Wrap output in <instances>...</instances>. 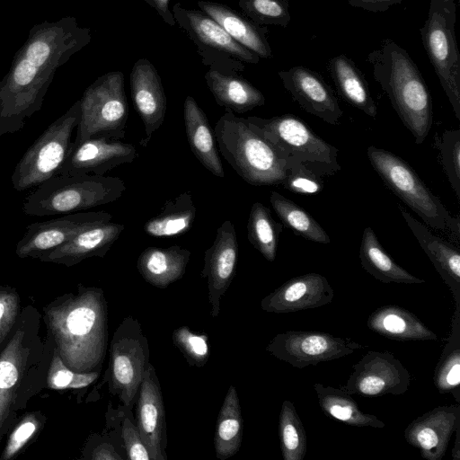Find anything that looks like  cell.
<instances>
[{
    "label": "cell",
    "mask_w": 460,
    "mask_h": 460,
    "mask_svg": "<svg viewBox=\"0 0 460 460\" xmlns=\"http://www.w3.org/2000/svg\"><path fill=\"white\" fill-rule=\"evenodd\" d=\"M42 323L38 308L25 305L0 349V443L31 398L46 388L55 345L47 332L41 336Z\"/></svg>",
    "instance_id": "1"
},
{
    "label": "cell",
    "mask_w": 460,
    "mask_h": 460,
    "mask_svg": "<svg viewBox=\"0 0 460 460\" xmlns=\"http://www.w3.org/2000/svg\"><path fill=\"white\" fill-rule=\"evenodd\" d=\"M46 332L64 364L75 372L101 371L107 351L108 307L103 290L79 285L47 304Z\"/></svg>",
    "instance_id": "2"
},
{
    "label": "cell",
    "mask_w": 460,
    "mask_h": 460,
    "mask_svg": "<svg viewBox=\"0 0 460 460\" xmlns=\"http://www.w3.org/2000/svg\"><path fill=\"white\" fill-rule=\"evenodd\" d=\"M375 80L415 143L422 144L433 124L432 99L427 84L408 52L385 39L381 47L367 54Z\"/></svg>",
    "instance_id": "3"
},
{
    "label": "cell",
    "mask_w": 460,
    "mask_h": 460,
    "mask_svg": "<svg viewBox=\"0 0 460 460\" xmlns=\"http://www.w3.org/2000/svg\"><path fill=\"white\" fill-rule=\"evenodd\" d=\"M214 134L220 154L245 182L253 186L282 183L288 158L246 118L226 111Z\"/></svg>",
    "instance_id": "4"
},
{
    "label": "cell",
    "mask_w": 460,
    "mask_h": 460,
    "mask_svg": "<svg viewBox=\"0 0 460 460\" xmlns=\"http://www.w3.org/2000/svg\"><path fill=\"white\" fill-rule=\"evenodd\" d=\"M126 190L119 177L82 174L56 176L36 187L22 206L28 216L66 215L106 205Z\"/></svg>",
    "instance_id": "5"
},
{
    "label": "cell",
    "mask_w": 460,
    "mask_h": 460,
    "mask_svg": "<svg viewBox=\"0 0 460 460\" xmlns=\"http://www.w3.org/2000/svg\"><path fill=\"white\" fill-rule=\"evenodd\" d=\"M367 158L385 185L429 226L448 231L459 239V221L453 217L439 198L421 181L413 168L398 155L369 146Z\"/></svg>",
    "instance_id": "6"
},
{
    "label": "cell",
    "mask_w": 460,
    "mask_h": 460,
    "mask_svg": "<svg viewBox=\"0 0 460 460\" xmlns=\"http://www.w3.org/2000/svg\"><path fill=\"white\" fill-rule=\"evenodd\" d=\"M456 0H430L420 29L423 46L454 113L460 119V55L456 40Z\"/></svg>",
    "instance_id": "7"
},
{
    "label": "cell",
    "mask_w": 460,
    "mask_h": 460,
    "mask_svg": "<svg viewBox=\"0 0 460 460\" xmlns=\"http://www.w3.org/2000/svg\"><path fill=\"white\" fill-rule=\"evenodd\" d=\"M80 115V101H77L27 149L12 174V184L16 190L36 188L58 174L70 151L72 134Z\"/></svg>",
    "instance_id": "8"
},
{
    "label": "cell",
    "mask_w": 460,
    "mask_h": 460,
    "mask_svg": "<svg viewBox=\"0 0 460 460\" xmlns=\"http://www.w3.org/2000/svg\"><path fill=\"white\" fill-rule=\"evenodd\" d=\"M79 101L81 115L73 144L90 137L118 140L125 137L128 103L122 72H109L100 76Z\"/></svg>",
    "instance_id": "9"
},
{
    "label": "cell",
    "mask_w": 460,
    "mask_h": 460,
    "mask_svg": "<svg viewBox=\"0 0 460 460\" xmlns=\"http://www.w3.org/2000/svg\"><path fill=\"white\" fill-rule=\"evenodd\" d=\"M175 22L197 46L202 62L210 69L238 74L245 64H257L260 57L231 37L214 19L201 10L188 9L176 3L172 10Z\"/></svg>",
    "instance_id": "10"
},
{
    "label": "cell",
    "mask_w": 460,
    "mask_h": 460,
    "mask_svg": "<svg viewBox=\"0 0 460 460\" xmlns=\"http://www.w3.org/2000/svg\"><path fill=\"white\" fill-rule=\"evenodd\" d=\"M246 119L288 158L307 165L321 176H331L341 170L338 148L320 137L299 117L284 114L270 119Z\"/></svg>",
    "instance_id": "11"
},
{
    "label": "cell",
    "mask_w": 460,
    "mask_h": 460,
    "mask_svg": "<svg viewBox=\"0 0 460 460\" xmlns=\"http://www.w3.org/2000/svg\"><path fill=\"white\" fill-rule=\"evenodd\" d=\"M149 363L148 341L141 324L133 316L125 317L113 334L107 371L110 394L125 407L136 402Z\"/></svg>",
    "instance_id": "12"
},
{
    "label": "cell",
    "mask_w": 460,
    "mask_h": 460,
    "mask_svg": "<svg viewBox=\"0 0 460 460\" xmlns=\"http://www.w3.org/2000/svg\"><path fill=\"white\" fill-rule=\"evenodd\" d=\"M365 346L348 339L319 331H288L277 334L266 350L279 360L297 368L338 359Z\"/></svg>",
    "instance_id": "13"
},
{
    "label": "cell",
    "mask_w": 460,
    "mask_h": 460,
    "mask_svg": "<svg viewBox=\"0 0 460 460\" xmlns=\"http://www.w3.org/2000/svg\"><path fill=\"white\" fill-rule=\"evenodd\" d=\"M411 375L388 351H368L353 366L343 389L363 397L401 395L410 386Z\"/></svg>",
    "instance_id": "14"
},
{
    "label": "cell",
    "mask_w": 460,
    "mask_h": 460,
    "mask_svg": "<svg viewBox=\"0 0 460 460\" xmlns=\"http://www.w3.org/2000/svg\"><path fill=\"white\" fill-rule=\"evenodd\" d=\"M112 216L106 211H80L32 223L26 226L23 236L16 245L15 254L21 259H39L43 253L66 243L83 230L109 222Z\"/></svg>",
    "instance_id": "15"
},
{
    "label": "cell",
    "mask_w": 460,
    "mask_h": 460,
    "mask_svg": "<svg viewBox=\"0 0 460 460\" xmlns=\"http://www.w3.org/2000/svg\"><path fill=\"white\" fill-rule=\"evenodd\" d=\"M137 156L130 143L106 137H90L71 146L57 176L104 175L113 168L132 163Z\"/></svg>",
    "instance_id": "16"
},
{
    "label": "cell",
    "mask_w": 460,
    "mask_h": 460,
    "mask_svg": "<svg viewBox=\"0 0 460 460\" xmlns=\"http://www.w3.org/2000/svg\"><path fill=\"white\" fill-rule=\"evenodd\" d=\"M285 89L306 112L328 124L337 125L343 115L338 99L322 75L296 66L279 72Z\"/></svg>",
    "instance_id": "17"
},
{
    "label": "cell",
    "mask_w": 460,
    "mask_h": 460,
    "mask_svg": "<svg viewBox=\"0 0 460 460\" xmlns=\"http://www.w3.org/2000/svg\"><path fill=\"white\" fill-rule=\"evenodd\" d=\"M238 242L233 223L226 220L217 227L213 244L205 251L201 277L208 279L210 314L216 318L220 302L234 274L238 257Z\"/></svg>",
    "instance_id": "18"
},
{
    "label": "cell",
    "mask_w": 460,
    "mask_h": 460,
    "mask_svg": "<svg viewBox=\"0 0 460 460\" xmlns=\"http://www.w3.org/2000/svg\"><path fill=\"white\" fill-rule=\"evenodd\" d=\"M151 460H166L165 411L155 367L149 363L137 393V423Z\"/></svg>",
    "instance_id": "19"
},
{
    "label": "cell",
    "mask_w": 460,
    "mask_h": 460,
    "mask_svg": "<svg viewBox=\"0 0 460 460\" xmlns=\"http://www.w3.org/2000/svg\"><path fill=\"white\" fill-rule=\"evenodd\" d=\"M459 427V404L438 406L411 421L404 429V438L420 450L422 458L441 460Z\"/></svg>",
    "instance_id": "20"
},
{
    "label": "cell",
    "mask_w": 460,
    "mask_h": 460,
    "mask_svg": "<svg viewBox=\"0 0 460 460\" xmlns=\"http://www.w3.org/2000/svg\"><path fill=\"white\" fill-rule=\"evenodd\" d=\"M131 99L143 121L146 146L153 134L162 126L166 113V96L162 80L155 66L146 58H139L129 75Z\"/></svg>",
    "instance_id": "21"
},
{
    "label": "cell",
    "mask_w": 460,
    "mask_h": 460,
    "mask_svg": "<svg viewBox=\"0 0 460 460\" xmlns=\"http://www.w3.org/2000/svg\"><path fill=\"white\" fill-rule=\"evenodd\" d=\"M333 296L327 279L311 272L286 281L261 300V307L269 313H293L330 304Z\"/></svg>",
    "instance_id": "22"
},
{
    "label": "cell",
    "mask_w": 460,
    "mask_h": 460,
    "mask_svg": "<svg viewBox=\"0 0 460 460\" xmlns=\"http://www.w3.org/2000/svg\"><path fill=\"white\" fill-rule=\"evenodd\" d=\"M124 229V225L111 221L93 226L43 253L39 260L71 267L88 258H103Z\"/></svg>",
    "instance_id": "23"
},
{
    "label": "cell",
    "mask_w": 460,
    "mask_h": 460,
    "mask_svg": "<svg viewBox=\"0 0 460 460\" xmlns=\"http://www.w3.org/2000/svg\"><path fill=\"white\" fill-rule=\"evenodd\" d=\"M401 214L421 249L450 288L455 303H460V252L458 248L434 234L407 211L401 209Z\"/></svg>",
    "instance_id": "24"
},
{
    "label": "cell",
    "mask_w": 460,
    "mask_h": 460,
    "mask_svg": "<svg viewBox=\"0 0 460 460\" xmlns=\"http://www.w3.org/2000/svg\"><path fill=\"white\" fill-rule=\"evenodd\" d=\"M198 6L221 25L231 37L260 58H271L272 51L267 39L268 29L265 26L255 23L247 16L220 3L200 0Z\"/></svg>",
    "instance_id": "25"
},
{
    "label": "cell",
    "mask_w": 460,
    "mask_h": 460,
    "mask_svg": "<svg viewBox=\"0 0 460 460\" xmlns=\"http://www.w3.org/2000/svg\"><path fill=\"white\" fill-rule=\"evenodd\" d=\"M183 119L189 146L199 163L217 177H225L214 130L205 111L188 95L183 103Z\"/></svg>",
    "instance_id": "26"
},
{
    "label": "cell",
    "mask_w": 460,
    "mask_h": 460,
    "mask_svg": "<svg viewBox=\"0 0 460 460\" xmlns=\"http://www.w3.org/2000/svg\"><path fill=\"white\" fill-rule=\"evenodd\" d=\"M190 254L179 245L147 247L139 254L137 268L147 283L165 288L184 275Z\"/></svg>",
    "instance_id": "27"
},
{
    "label": "cell",
    "mask_w": 460,
    "mask_h": 460,
    "mask_svg": "<svg viewBox=\"0 0 460 460\" xmlns=\"http://www.w3.org/2000/svg\"><path fill=\"white\" fill-rule=\"evenodd\" d=\"M205 80L217 103L227 111L244 113L265 103L262 93L238 74L209 68Z\"/></svg>",
    "instance_id": "28"
},
{
    "label": "cell",
    "mask_w": 460,
    "mask_h": 460,
    "mask_svg": "<svg viewBox=\"0 0 460 460\" xmlns=\"http://www.w3.org/2000/svg\"><path fill=\"white\" fill-rule=\"evenodd\" d=\"M367 326L383 337L400 341L438 338L414 314L398 305L376 308L370 314Z\"/></svg>",
    "instance_id": "29"
},
{
    "label": "cell",
    "mask_w": 460,
    "mask_h": 460,
    "mask_svg": "<svg viewBox=\"0 0 460 460\" xmlns=\"http://www.w3.org/2000/svg\"><path fill=\"white\" fill-rule=\"evenodd\" d=\"M328 69L341 95L350 105L371 118H376L377 108L362 72L352 59L344 54L332 58Z\"/></svg>",
    "instance_id": "30"
},
{
    "label": "cell",
    "mask_w": 460,
    "mask_h": 460,
    "mask_svg": "<svg viewBox=\"0 0 460 460\" xmlns=\"http://www.w3.org/2000/svg\"><path fill=\"white\" fill-rule=\"evenodd\" d=\"M359 260L362 268L383 283L420 284L425 281L398 265L384 250L370 226L363 231Z\"/></svg>",
    "instance_id": "31"
},
{
    "label": "cell",
    "mask_w": 460,
    "mask_h": 460,
    "mask_svg": "<svg viewBox=\"0 0 460 460\" xmlns=\"http://www.w3.org/2000/svg\"><path fill=\"white\" fill-rule=\"evenodd\" d=\"M196 213L191 194L183 192L167 200L160 213L148 219L143 228L146 234L153 237L181 235L191 228Z\"/></svg>",
    "instance_id": "32"
},
{
    "label": "cell",
    "mask_w": 460,
    "mask_h": 460,
    "mask_svg": "<svg viewBox=\"0 0 460 460\" xmlns=\"http://www.w3.org/2000/svg\"><path fill=\"white\" fill-rule=\"evenodd\" d=\"M243 426L237 392L234 385H230L217 416L214 435L216 456L219 460H226L239 451Z\"/></svg>",
    "instance_id": "33"
},
{
    "label": "cell",
    "mask_w": 460,
    "mask_h": 460,
    "mask_svg": "<svg viewBox=\"0 0 460 460\" xmlns=\"http://www.w3.org/2000/svg\"><path fill=\"white\" fill-rule=\"evenodd\" d=\"M314 389L322 411L330 418L355 427H385V423L376 416L363 412L343 388L315 383Z\"/></svg>",
    "instance_id": "34"
},
{
    "label": "cell",
    "mask_w": 460,
    "mask_h": 460,
    "mask_svg": "<svg viewBox=\"0 0 460 460\" xmlns=\"http://www.w3.org/2000/svg\"><path fill=\"white\" fill-rule=\"evenodd\" d=\"M451 332L434 370L433 382L440 394H452L460 402V303H455Z\"/></svg>",
    "instance_id": "35"
},
{
    "label": "cell",
    "mask_w": 460,
    "mask_h": 460,
    "mask_svg": "<svg viewBox=\"0 0 460 460\" xmlns=\"http://www.w3.org/2000/svg\"><path fill=\"white\" fill-rule=\"evenodd\" d=\"M270 202L283 225L296 234L314 243H331L328 234L321 225L296 203L277 191L270 193Z\"/></svg>",
    "instance_id": "36"
},
{
    "label": "cell",
    "mask_w": 460,
    "mask_h": 460,
    "mask_svg": "<svg viewBox=\"0 0 460 460\" xmlns=\"http://www.w3.org/2000/svg\"><path fill=\"white\" fill-rule=\"evenodd\" d=\"M283 225L261 202L252 204L247 223V236L252 246L269 261H275Z\"/></svg>",
    "instance_id": "37"
},
{
    "label": "cell",
    "mask_w": 460,
    "mask_h": 460,
    "mask_svg": "<svg viewBox=\"0 0 460 460\" xmlns=\"http://www.w3.org/2000/svg\"><path fill=\"white\" fill-rule=\"evenodd\" d=\"M279 437L284 460H303L307 451V438L294 404L285 400L279 419Z\"/></svg>",
    "instance_id": "38"
},
{
    "label": "cell",
    "mask_w": 460,
    "mask_h": 460,
    "mask_svg": "<svg viewBox=\"0 0 460 460\" xmlns=\"http://www.w3.org/2000/svg\"><path fill=\"white\" fill-rule=\"evenodd\" d=\"M46 421L47 417L40 410L27 411L20 416L8 434L0 459L12 460L18 457L29 445L38 438Z\"/></svg>",
    "instance_id": "39"
},
{
    "label": "cell",
    "mask_w": 460,
    "mask_h": 460,
    "mask_svg": "<svg viewBox=\"0 0 460 460\" xmlns=\"http://www.w3.org/2000/svg\"><path fill=\"white\" fill-rule=\"evenodd\" d=\"M244 15L259 25L286 28L291 19L288 0H239Z\"/></svg>",
    "instance_id": "40"
},
{
    "label": "cell",
    "mask_w": 460,
    "mask_h": 460,
    "mask_svg": "<svg viewBox=\"0 0 460 460\" xmlns=\"http://www.w3.org/2000/svg\"><path fill=\"white\" fill-rule=\"evenodd\" d=\"M100 371L75 372L68 368L54 348L52 359L48 370L46 388L52 390L82 389L93 384Z\"/></svg>",
    "instance_id": "41"
},
{
    "label": "cell",
    "mask_w": 460,
    "mask_h": 460,
    "mask_svg": "<svg viewBox=\"0 0 460 460\" xmlns=\"http://www.w3.org/2000/svg\"><path fill=\"white\" fill-rule=\"evenodd\" d=\"M436 144L446 176L460 199V130H445Z\"/></svg>",
    "instance_id": "42"
},
{
    "label": "cell",
    "mask_w": 460,
    "mask_h": 460,
    "mask_svg": "<svg viewBox=\"0 0 460 460\" xmlns=\"http://www.w3.org/2000/svg\"><path fill=\"white\" fill-rule=\"evenodd\" d=\"M172 342L191 367H202L209 357L208 336L197 334L187 326H181L172 332Z\"/></svg>",
    "instance_id": "43"
},
{
    "label": "cell",
    "mask_w": 460,
    "mask_h": 460,
    "mask_svg": "<svg viewBox=\"0 0 460 460\" xmlns=\"http://www.w3.org/2000/svg\"><path fill=\"white\" fill-rule=\"evenodd\" d=\"M322 176L307 165L288 158L286 177L281 185L288 190L302 195L321 192L324 184Z\"/></svg>",
    "instance_id": "44"
},
{
    "label": "cell",
    "mask_w": 460,
    "mask_h": 460,
    "mask_svg": "<svg viewBox=\"0 0 460 460\" xmlns=\"http://www.w3.org/2000/svg\"><path fill=\"white\" fill-rule=\"evenodd\" d=\"M22 309L21 296L16 288L0 285V349L12 334Z\"/></svg>",
    "instance_id": "45"
},
{
    "label": "cell",
    "mask_w": 460,
    "mask_h": 460,
    "mask_svg": "<svg viewBox=\"0 0 460 460\" xmlns=\"http://www.w3.org/2000/svg\"><path fill=\"white\" fill-rule=\"evenodd\" d=\"M123 417L121 438L128 458L130 460H151L137 425L127 415Z\"/></svg>",
    "instance_id": "46"
},
{
    "label": "cell",
    "mask_w": 460,
    "mask_h": 460,
    "mask_svg": "<svg viewBox=\"0 0 460 460\" xmlns=\"http://www.w3.org/2000/svg\"><path fill=\"white\" fill-rule=\"evenodd\" d=\"M82 458L91 460H122L123 457L117 453L112 444L102 441L89 449V453L83 455Z\"/></svg>",
    "instance_id": "47"
},
{
    "label": "cell",
    "mask_w": 460,
    "mask_h": 460,
    "mask_svg": "<svg viewBox=\"0 0 460 460\" xmlns=\"http://www.w3.org/2000/svg\"><path fill=\"white\" fill-rule=\"evenodd\" d=\"M351 6L369 12H385L402 0H346Z\"/></svg>",
    "instance_id": "48"
},
{
    "label": "cell",
    "mask_w": 460,
    "mask_h": 460,
    "mask_svg": "<svg viewBox=\"0 0 460 460\" xmlns=\"http://www.w3.org/2000/svg\"><path fill=\"white\" fill-rule=\"evenodd\" d=\"M151 7H153L164 22L171 26L176 24L172 13L169 8L170 0H145Z\"/></svg>",
    "instance_id": "49"
},
{
    "label": "cell",
    "mask_w": 460,
    "mask_h": 460,
    "mask_svg": "<svg viewBox=\"0 0 460 460\" xmlns=\"http://www.w3.org/2000/svg\"><path fill=\"white\" fill-rule=\"evenodd\" d=\"M456 441H455V447L452 450V456L454 460H459L460 459V427L456 429Z\"/></svg>",
    "instance_id": "50"
}]
</instances>
